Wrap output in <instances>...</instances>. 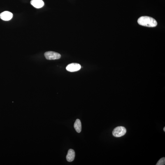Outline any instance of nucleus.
<instances>
[{"instance_id":"nucleus-1","label":"nucleus","mask_w":165,"mask_h":165,"mask_svg":"<svg viewBox=\"0 0 165 165\" xmlns=\"http://www.w3.org/2000/svg\"><path fill=\"white\" fill-rule=\"evenodd\" d=\"M138 22L140 25L147 27H154L157 25V22L155 19L147 16L140 17L138 19Z\"/></svg>"},{"instance_id":"nucleus-2","label":"nucleus","mask_w":165,"mask_h":165,"mask_svg":"<svg viewBox=\"0 0 165 165\" xmlns=\"http://www.w3.org/2000/svg\"><path fill=\"white\" fill-rule=\"evenodd\" d=\"M126 131H127L125 128L122 126H119L113 130L112 134L115 137H120L125 135Z\"/></svg>"},{"instance_id":"nucleus-3","label":"nucleus","mask_w":165,"mask_h":165,"mask_svg":"<svg viewBox=\"0 0 165 165\" xmlns=\"http://www.w3.org/2000/svg\"><path fill=\"white\" fill-rule=\"evenodd\" d=\"M45 57L49 60H54L60 58L61 55L58 53L54 52L49 51L45 52L44 54Z\"/></svg>"},{"instance_id":"nucleus-4","label":"nucleus","mask_w":165,"mask_h":165,"mask_svg":"<svg viewBox=\"0 0 165 165\" xmlns=\"http://www.w3.org/2000/svg\"><path fill=\"white\" fill-rule=\"evenodd\" d=\"M81 68L80 64L77 63H72L68 65L66 67V69L70 72H75L78 71Z\"/></svg>"},{"instance_id":"nucleus-5","label":"nucleus","mask_w":165,"mask_h":165,"mask_svg":"<svg viewBox=\"0 0 165 165\" xmlns=\"http://www.w3.org/2000/svg\"><path fill=\"white\" fill-rule=\"evenodd\" d=\"M13 16L11 12L8 11H5L0 14V18L2 20L8 21L11 20Z\"/></svg>"},{"instance_id":"nucleus-6","label":"nucleus","mask_w":165,"mask_h":165,"mask_svg":"<svg viewBox=\"0 0 165 165\" xmlns=\"http://www.w3.org/2000/svg\"><path fill=\"white\" fill-rule=\"evenodd\" d=\"M30 3L32 6L36 8H42L45 5L42 0H31Z\"/></svg>"},{"instance_id":"nucleus-7","label":"nucleus","mask_w":165,"mask_h":165,"mask_svg":"<svg viewBox=\"0 0 165 165\" xmlns=\"http://www.w3.org/2000/svg\"><path fill=\"white\" fill-rule=\"evenodd\" d=\"M75 154L74 151L73 149H70L68 150L67 155L66 156V160L68 162L73 161L75 158Z\"/></svg>"},{"instance_id":"nucleus-8","label":"nucleus","mask_w":165,"mask_h":165,"mask_svg":"<svg viewBox=\"0 0 165 165\" xmlns=\"http://www.w3.org/2000/svg\"><path fill=\"white\" fill-rule=\"evenodd\" d=\"M74 128L77 132L79 133L81 131V124L79 119H77L74 123Z\"/></svg>"},{"instance_id":"nucleus-9","label":"nucleus","mask_w":165,"mask_h":165,"mask_svg":"<svg viewBox=\"0 0 165 165\" xmlns=\"http://www.w3.org/2000/svg\"><path fill=\"white\" fill-rule=\"evenodd\" d=\"M165 164V158L163 157L161 158L156 164V165H164Z\"/></svg>"},{"instance_id":"nucleus-10","label":"nucleus","mask_w":165,"mask_h":165,"mask_svg":"<svg viewBox=\"0 0 165 165\" xmlns=\"http://www.w3.org/2000/svg\"><path fill=\"white\" fill-rule=\"evenodd\" d=\"M164 131H165V127H164Z\"/></svg>"}]
</instances>
